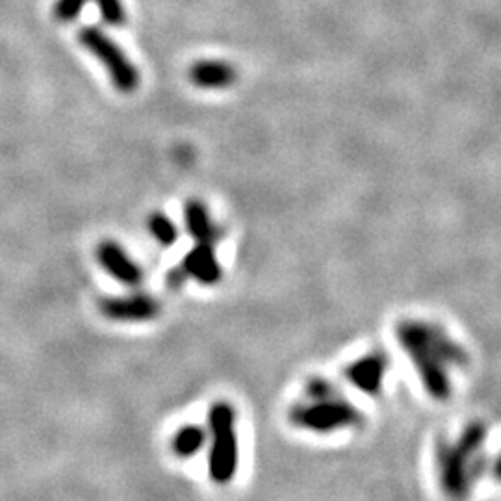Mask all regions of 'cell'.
<instances>
[{"label":"cell","mask_w":501,"mask_h":501,"mask_svg":"<svg viewBox=\"0 0 501 501\" xmlns=\"http://www.w3.org/2000/svg\"><path fill=\"white\" fill-rule=\"evenodd\" d=\"M95 257L106 273L128 288H136L146 279L141 266L114 240H102L97 245Z\"/></svg>","instance_id":"obj_9"},{"label":"cell","mask_w":501,"mask_h":501,"mask_svg":"<svg viewBox=\"0 0 501 501\" xmlns=\"http://www.w3.org/2000/svg\"><path fill=\"white\" fill-rule=\"evenodd\" d=\"M288 421L299 431L327 437L359 429L366 418L335 381L314 375L303 384L299 400L290 405Z\"/></svg>","instance_id":"obj_3"},{"label":"cell","mask_w":501,"mask_h":501,"mask_svg":"<svg viewBox=\"0 0 501 501\" xmlns=\"http://www.w3.org/2000/svg\"><path fill=\"white\" fill-rule=\"evenodd\" d=\"M390 372L388 354L381 349L364 353L344 368V379L364 396L377 398L383 393L386 375Z\"/></svg>","instance_id":"obj_8"},{"label":"cell","mask_w":501,"mask_h":501,"mask_svg":"<svg viewBox=\"0 0 501 501\" xmlns=\"http://www.w3.org/2000/svg\"><path fill=\"white\" fill-rule=\"evenodd\" d=\"M208 477L213 485L227 487L240 468L238 414L232 403L213 402L206 414Z\"/></svg>","instance_id":"obj_4"},{"label":"cell","mask_w":501,"mask_h":501,"mask_svg":"<svg viewBox=\"0 0 501 501\" xmlns=\"http://www.w3.org/2000/svg\"><path fill=\"white\" fill-rule=\"evenodd\" d=\"M88 0H56L54 17L60 23H73L84 10Z\"/></svg>","instance_id":"obj_15"},{"label":"cell","mask_w":501,"mask_h":501,"mask_svg":"<svg viewBox=\"0 0 501 501\" xmlns=\"http://www.w3.org/2000/svg\"><path fill=\"white\" fill-rule=\"evenodd\" d=\"M206 440H208L206 427H201L197 423H186L178 427L173 433L169 448L176 458L188 460L204 449Z\"/></svg>","instance_id":"obj_12"},{"label":"cell","mask_w":501,"mask_h":501,"mask_svg":"<svg viewBox=\"0 0 501 501\" xmlns=\"http://www.w3.org/2000/svg\"><path fill=\"white\" fill-rule=\"evenodd\" d=\"M222 277H223V269L216 257V245L195 243L188 250L183 264L169 271L167 282L173 286V288H181L188 279L197 280L203 286H213L222 280Z\"/></svg>","instance_id":"obj_7"},{"label":"cell","mask_w":501,"mask_h":501,"mask_svg":"<svg viewBox=\"0 0 501 501\" xmlns=\"http://www.w3.org/2000/svg\"><path fill=\"white\" fill-rule=\"evenodd\" d=\"M79 42L109 71L114 86L121 93H132L139 86V71L110 35L97 26H84L79 33Z\"/></svg>","instance_id":"obj_5"},{"label":"cell","mask_w":501,"mask_h":501,"mask_svg":"<svg viewBox=\"0 0 501 501\" xmlns=\"http://www.w3.org/2000/svg\"><path fill=\"white\" fill-rule=\"evenodd\" d=\"M184 223L195 243L216 245L223 238V231L212 220L208 208L199 199H190L184 204Z\"/></svg>","instance_id":"obj_11"},{"label":"cell","mask_w":501,"mask_h":501,"mask_svg":"<svg viewBox=\"0 0 501 501\" xmlns=\"http://www.w3.org/2000/svg\"><path fill=\"white\" fill-rule=\"evenodd\" d=\"M490 472H492V476H494V479L501 485V451L497 453V457L494 458V462H492V467H490Z\"/></svg>","instance_id":"obj_16"},{"label":"cell","mask_w":501,"mask_h":501,"mask_svg":"<svg viewBox=\"0 0 501 501\" xmlns=\"http://www.w3.org/2000/svg\"><path fill=\"white\" fill-rule=\"evenodd\" d=\"M188 75L203 90H223L236 82V69L222 60H201L190 67Z\"/></svg>","instance_id":"obj_10"},{"label":"cell","mask_w":501,"mask_h":501,"mask_svg":"<svg viewBox=\"0 0 501 501\" xmlns=\"http://www.w3.org/2000/svg\"><path fill=\"white\" fill-rule=\"evenodd\" d=\"M396 340L429 398L448 402L455 375L470 363V354L442 324L425 317H405L396 326Z\"/></svg>","instance_id":"obj_1"},{"label":"cell","mask_w":501,"mask_h":501,"mask_svg":"<svg viewBox=\"0 0 501 501\" xmlns=\"http://www.w3.org/2000/svg\"><path fill=\"white\" fill-rule=\"evenodd\" d=\"M147 229L151 236L162 245V247H171L176 238H178V229L176 225L165 216L162 212H155L147 220Z\"/></svg>","instance_id":"obj_13"},{"label":"cell","mask_w":501,"mask_h":501,"mask_svg":"<svg viewBox=\"0 0 501 501\" xmlns=\"http://www.w3.org/2000/svg\"><path fill=\"white\" fill-rule=\"evenodd\" d=\"M102 21L110 26H123L127 21V14L121 0H95Z\"/></svg>","instance_id":"obj_14"},{"label":"cell","mask_w":501,"mask_h":501,"mask_svg":"<svg viewBox=\"0 0 501 501\" xmlns=\"http://www.w3.org/2000/svg\"><path fill=\"white\" fill-rule=\"evenodd\" d=\"M102 317L114 324H149L162 314V303L146 292H130L123 296L102 298L99 301Z\"/></svg>","instance_id":"obj_6"},{"label":"cell","mask_w":501,"mask_h":501,"mask_svg":"<svg viewBox=\"0 0 501 501\" xmlns=\"http://www.w3.org/2000/svg\"><path fill=\"white\" fill-rule=\"evenodd\" d=\"M488 429L483 421H470L455 437L442 439L435 449L439 487L449 501H467L488 470Z\"/></svg>","instance_id":"obj_2"}]
</instances>
